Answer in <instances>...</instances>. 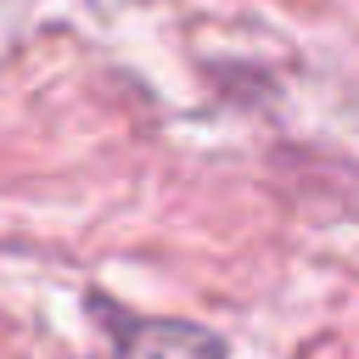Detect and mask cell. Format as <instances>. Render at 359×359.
Returning <instances> with one entry per match:
<instances>
[{
    "instance_id": "6da1fadb",
    "label": "cell",
    "mask_w": 359,
    "mask_h": 359,
    "mask_svg": "<svg viewBox=\"0 0 359 359\" xmlns=\"http://www.w3.org/2000/svg\"><path fill=\"white\" fill-rule=\"evenodd\" d=\"M112 359H224V342L191 320H129L112 342Z\"/></svg>"
}]
</instances>
